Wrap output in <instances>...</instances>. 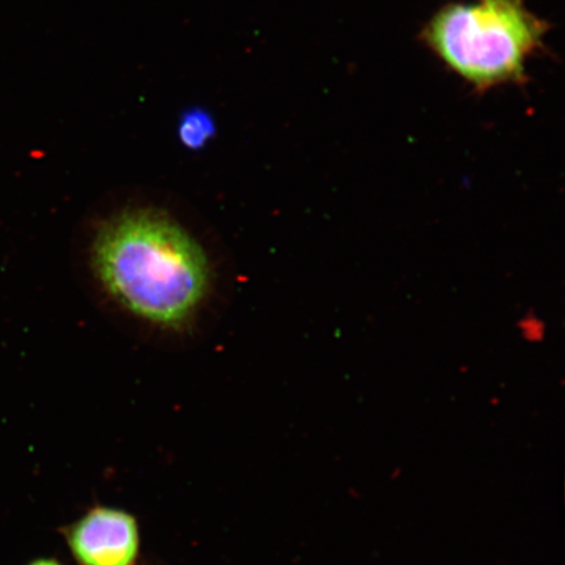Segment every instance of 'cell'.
<instances>
[{
  "mask_svg": "<svg viewBox=\"0 0 565 565\" xmlns=\"http://www.w3.org/2000/svg\"><path fill=\"white\" fill-rule=\"evenodd\" d=\"M28 565H61V564L53 559H39V561H34L33 563L28 564Z\"/></svg>",
  "mask_w": 565,
  "mask_h": 565,
  "instance_id": "cell-5",
  "label": "cell"
},
{
  "mask_svg": "<svg viewBox=\"0 0 565 565\" xmlns=\"http://www.w3.org/2000/svg\"><path fill=\"white\" fill-rule=\"evenodd\" d=\"M67 541L82 565H134L137 561V522L122 511L96 508L70 529Z\"/></svg>",
  "mask_w": 565,
  "mask_h": 565,
  "instance_id": "cell-3",
  "label": "cell"
},
{
  "mask_svg": "<svg viewBox=\"0 0 565 565\" xmlns=\"http://www.w3.org/2000/svg\"><path fill=\"white\" fill-rule=\"evenodd\" d=\"M89 263L119 308L164 330L192 323L214 289L206 247L158 207H127L106 217L92 238Z\"/></svg>",
  "mask_w": 565,
  "mask_h": 565,
  "instance_id": "cell-1",
  "label": "cell"
},
{
  "mask_svg": "<svg viewBox=\"0 0 565 565\" xmlns=\"http://www.w3.org/2000/svg\"><path fill=\"white\" fill-rule=\"evenodd\" d=\"M175 134L183 148L200 152L217 136L216 118L206 106H188L177 119Z\"/></svg>",
  "mask_w": 565,
  "mask_h": 565,
  "instance_id": "cell-4",
  "label": "cell"
},
{
  "mask_svg": "<svg viewBox=\"0 0 565 565\" xmlns=\"http://www.w3.org/2000/svg\"><path fill=\"white\" fill-rule=\"evenodd\" d=\"M546 33L525 0H478L443 7L420 39L451 73L483 92L524 82L526 63Z\"/></svg>",
  "mask_w": 565,
  "mask_h": 565,
  "instance_id": "cell-2",
  "label": "cell"
}]
</instances>
